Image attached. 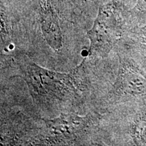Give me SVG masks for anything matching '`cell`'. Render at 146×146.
I'll use <instances>...</instances> for the list:
<instances>
[{
  "label": "cell",
  "instance_id": "6da1fadb",
  "mask_svg": "<svg viewBox=\"0 0 146 146\" xmlns=\"http://www.w3.org/2000/svg\"><path fill=\"white\" fill-rule=\"evenodd\" d=\"M21 70L33 99L41 104L69 100L77 94L71 73L54 72L33 62L23 64Z\"/></svg>",
  "mask_w": 146,
  "mask_h": 146
},
{
  "label": "cell",
  "instance_id": "7a4b0ae2",
  "mask_svg": "<svg viewBox=\"0 0 146 146\" xmlns=\"http://www.w3.org/2000/svg\"><path fill=\"white\" fill-rule=\"evenodd\" d=\"M120 0L100 6L94 25L87 33L90 40L89 56L105 58L114 46L119 28Z\"/></svg>",
  "mask_w": 146,
  "mask_h": 146
},
{
  "label": "cell",
  "instance_id": "3957f363",
  "mask_svg": "<svg viewBox=\"0 0 146 146\" xmlns=\"http://www.w3.org/2000/svg\"><path fill=\"white\" fill-rule=\"evenodd\" d=\"M98 118L91 114L85 116L61 114L52 120H44L45 143L50 145L79 144L96 127Z\"/></svg>",
  "mask_w": 146,
  "mask_h": 146
},
{
  "label": "cell",
  "instance_id": "277c9868",
  "mask_svg": "<svg viewBox=\"0 0 146 146\" xmlns=\"http://www.w3.org/2000/svg\"><path fill=\"white\" fill-rule=\"evenodd\" d=\"M146 97V74L130 60L120 56L119 70L109 94L110 98Z\"/></svg>",
  "mask_w": 146,
  "mask_h": 146
},
{
  "label": "cell",
  "instance_id": "5b68a950",
  "mask_svg": "<svg viewBox=\"0 0 146 146\" xmlns=\"http://www.w3.org/2000/svg\"><path fill=\"white\" fill-rule=\"evenodd\" d=\"M39 15L42 33L47 44L56 52L59 51L62 46V33L59 18L50 0H41Z\"/></svg>",
  "mask_w": 146,
  "mask_h": 146
}]
</instances>
